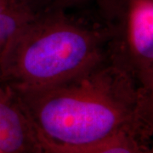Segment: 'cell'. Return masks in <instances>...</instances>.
I'll return each mask as SVG.
<instances>
[{"instance_id": "obj_9", "label": "cell", "mask_w": 153, "mask_h": 153, "mask_svg": "<svg viewBox=\"0 0 153 153\" xmlns=\"http://www.w3.org/2000/svg\"><path fill=\"white\" fill-rule=\"evenodd\" d=\"M39 153H47V152H45V150H44V147H43V151H42V152H39Z\"/></svg>"}, {"instance_id": "obj_6", "label": "cell", "mask_w": 153, "mask_h": 153, "mask_svg": "<svg viewBox=\"0 0 153 153\" xmlns=\"http://www.w3.org/2000/svg\"><path fill=\"white\" fill-rule=\"evenodd\" d=\"M33 16L27 0H0V53Z\"/></svg>"}, {"instance_id": "obj_1", "label": "cell", "mask_w": 153, "mask_h": 153, "mask_svg": "<svg viewBox=\"0 0 153 153\" xmlns=\"http://www.w3.org/2000/svg\"><path fill=\"white\" fill-rule=\"evenodd\" d=\"M13 93L38 136L58 146H87L124 131L152 134L153 95L109 58L54 85Z\"/></svg>"}, {"instance_id": "obj_7", "label": "cell", "mask_w": 153, "mask_h": 153, "mask_svg": "<svg viewBox=\"0 0 153 153\" xmlns=\"http://www.w3.org/2000/svg\"><path fill=\"white\" fill-rule=\"evenodd\" d=\"M106 0H27L33 15L59 10L94 9L97 11Z\"/></svg>"}, {"instance_id": "obj_4", "label": "cell", "mask_w": 153, "mask_h": 153, "mask_svg": "<svg viewBox=\"0 0 153 153\" xmlns=\"http://www.w3.org/2000/svg\"><path fill=\"white\" fill-rule=\"evenodd\" d=\"M43 151L33 123L10 88L0 94V153Z\"/></svg>"}, {"instance_id": "obj_3", "label": "cell", "mask_w": 153, "mask_h": 153, "mask_svg": "<svg viewBox=\"0 0 153 153\" xmlns=\"http://www.w3.org/2000/svg\"><path fill=\"white\" fill-rule=\"evenodd\" d=\"M97 12L109 33L108 58L153 95V0H107Z\"/></svg>"}, {"instance_id": "obj_5", "label": "cell", "mask_w": 153, "mask_h": 153, "mask_svg": "<svg viewBox=\"0 0 153 153\" xmlns=\"http://www.w3.org/2000/svg\"><path fill=\"white\" fill-rule=\"evenodd\" d=\"M152 135L140 131L121 132L103 141L82 147L61 146L38 138L47 153H152Z\"/></svg>"}, {"instance_id": "obj_8", "label": "cell", "mask_w": 153, "mask_h": 153, "mask_svg": "<svg viewBox=\"0 0 153 153\" xmlns=\"http://www.w3.org/2000/svg\"><path fill=\"white\" fill-rule=\"evenodd\" d=\"M6 88H7V87H5V86L4 85V83L2 82L1 79H0V94H2L4 93L6 90Z\"/></svg>"}, {"instance_id": "obj_2", "label": "cell", "mask_w": 153, "mask_h": 153, "mask_svg": "<svg viewBox=\"0 0 153 153\" xmlns=\"http://www.w3.org/2000/svg\"><path fill=\"white\" fill-rule=\"evenodd\" d=\"M109 33L94 9L35 15L0 53V79L15 93L65 81L108 58Z\"/></svg>"}]
</instances>
